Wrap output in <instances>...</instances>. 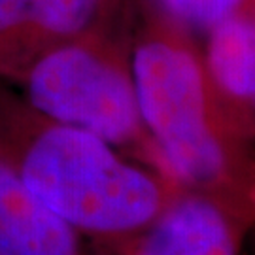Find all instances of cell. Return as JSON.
Instances as JSON below:
<instances>
[{
    "mask_svg": "<svg viewBox=\"0 0 255 255\" xmlns=\"http://www.w3.org/2000/svg\"><path fill=\"white\" fill-rule=\"evenodd\" d=\"M244 0H144L163 17L170 19L183 30H202L210 28L242 4Z\"/></svg>",
    "mask_w": 255,
    "mask_h": 255,
    "instance_id": "ba28073f",
    "label": "cell"
},
{
    "mask_svg": "<svg viewBox=\"0 0 255 255\" xmlns=\"http://www.w3.org/2000/svg\"><path fill=\"white\" fill-rule=\"evenodd\" d=\"M11 87L47 119L110 142L127 144L142 121L127 55L108 27L68 40L40 55Z\"/></svg>",
    "mask_w": 255,
    "mask_h": 255,
    "instance_id": "3957f363",
    "label": "cell"
},
{
    "mask_svg": "<svg viewBox=\"0 0 255 255\" xmlns=\"http://www.w3.org/2000/svg\"><path fill=\"white\" fill-rule=\"evenodd\" d=\"M138 255H235V244L212 202L183 199L157 219Z\"/></svg>",
    "mask_w": 255,
    "mask_h": 255,
    "instance_id": "52a82bcc",
    "label": "cell"
},
{
    "mask_svg": "<svg viewBox=\"0 0 255 255\" xmlns=\"http://www.w3.org/2000/svg\"><path fill=\"white\" fill-rule=\"evenodd\" d=\"M151 15L149 30L130 49V74L142 127L151 132L178 178L210 182L223 168V151L210 110L214 83L206 64L182 38L183 28L153 8Z\"/></svg>",
    "mask_w": 255,
    "mask_h": 255,
    "instance_id": "7a4b0ae2",
    "label": "cell"
},
{
    "mask_svg": "<svg viewBox=\"0 0 255 255\" xmlns=\"http://www.w3.org/2000/svg\"><path fill=\"white\" fill-rule=\"evenodd\" d=\"M0 159L80 235H123L161 208V191L114 146L47 119L0 80Z\"/></svg>",
    "mask_w": 255,
    "mask_h": 255,
    "instance_id": "6da1fadb",
    "label": "cell"
},
{
    "mask_svg": "<svg viewBox=\"0 0 255 255\" xmlns=\"http://www.w3.org/2000/svg\"><path fill=\"white\" fill-rule=\"evenodd\" d=\"M0 255H87L82 235L0 159Z\"/></svg>",
    "mask_w": 255,
    "mask_h": 255,
    "instance_id": "5b68a950",
    "label": "cell"
},
{
    "mask_svg": "<svg viewBox=\"0 0 255 255\" xmlns=\"http://www.w3.org/2000/svg\"><path fill=\"white\" fill-rule=\"evenodd\" d=\"M204 64L214 87L255 108V0H244L210 28Z\"/></svg>",
    "mask_w": 255,
    "mask_h": 255,
    "instance_id": "8992f818",
    "label": "cell"
},
{
    "mask_svg": "<svg viewBox=\"0 0 255 255\" xmlns=\"http://www.w3.org/2000/svg\"><path fill=\"white\" fill-rule=\"evenodd\" d=\"M128 0H0V80L11 83L40 55L108 27Z\"/></svg>",
    "mask_w": 255,
    "mask_h": 255,
    "instance_id": "277c9868",
    "label": "cell"
}]
</instances>
